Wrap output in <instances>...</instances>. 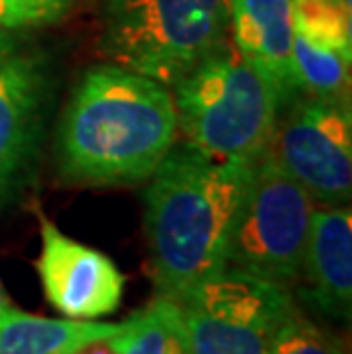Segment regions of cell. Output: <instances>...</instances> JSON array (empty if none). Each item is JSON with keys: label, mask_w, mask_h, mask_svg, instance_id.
Wrapping results in <instances>:
<instances>
[{"label": "cell", "mask_w": 352, "mask_h": 354, "mask_svg": "<svg viewBox=\"0 0 352 354\" xmlns=\"http://www.w3.org/2000/svg\"><path fill=\"white\" fill-rule=\"evenodd\" d=\"M243 158H213L174 142L145 194V233L158 295L181 304L227 268V245L252 174Z\"/></svg>", "instance_id": "6da1fadb"}, {"label": "cell", "mask_w": 352, "mask_h": 354, "mask_svg": "<svg viewBox=\"0 0 352 354\" xmlns=\"http://www.w3.org/2000/svg\"><path fill=\"white\" fill-rule=\"evenodd\" d=\"M178 135L172 89L117 64L92 66L57 128V169L76 185L149 180Z\"/></svg>", "instance_id": "7a4b0ae2"}, {"label": "cell", "mask_w": 352, "mask_h": 354, "mask_svg": "<svg viewBox=\"0 0 352 354\" xmlns=\"http://www.w3.org/2000/svg\"><path fill=\"white\" fill-rule=\"evenodd\" d=\"M169 89L183 142L213 158L266 153L279 99L229 35Z\"/></svg>", "instance_id": "3957f363"}, {"label": "cell", "mask_w": 352, "mask_h": 354, "mask_svg": "<svg viewBox=\"0 0 352 354\" xmlns=\"http://www.w3.org/2000/svg\"><path fill=\"white\" fill-rule=\"evenodd\" d=\"M112 64L172 87L229 35L227 0H96Z\"/></svg>", "instance_id": "277c9868"}, {"label": "cell", "mask_w": 352, "mask_h": 354, "mask_svg": "<svg viewBox=\"0 0 352 354\" xmlns=\"http://www.w3.org/2000/svg\"><path fill=\"white\" fill-rule=\"evenodd\" d=\"M311 213L309 192L272 156L261 153L231 229L227 266L281 286L297 283Z\"/></svg>", "instance_id": "5b68a950"}, {"label": "cell", "mask_w": 352, "mask_h": 354, "mask_svg": "<svg viewBox=\"0 0 352 354\" xmlns=\"http://www.w3.org/2000/svg\"><path fill=\"white\" fill-rule=\"evenodd\" d=\"M181 311L190 354H270L297 306L288 286L227 266L197 286Z\"/></svg>", "instance_id": "8992f818"}, {"label": "cell", "mask_w": 352, "mask_h": 354, "mask_svg": "<svg viewBox=\"0 0 352 354\" xmlns=\"http://www.w3.org/2000/svg\"><path fill=\"white\" fill-rule=\"evenodd\" d=\"M313 201L348 206L352 197L350 96L297 94L277 115L266 149Z\"/></svg>", "instance_id": "52a82bcc"}, {"label": "cell", "mask_w": 352, "mask_h": 354, "mask_svg": "<svg viewBox=\"0 0 352 354\" xmlns=\"http://www.w3.org/2000/svg\"><path fill=\"white\" fill-rule=\"evenodd\" d=\"M50 99V64L21 32L0 30V213L33 171Z\"/></svg>", "instance_id": "ba28073f"}, {"label": "cell", "mask_w": 352, "mask_h": 354, "mask_svg": "<svg viewBox=\"0 0 352 354\" xmlns=\"http://www.w3.org/2000/svg\"><path fill=\"white\" fill-rule=\"evenodd\" d=\"M48 304L73 320H96L122 304L126 277L115 261L64 236L41 217V252L35 263Z\"/></svg>", "instance_id": "9c48e42d"}, {"label": "cell", "mask_w": 352, "mask_h": 354, "mask_svg": "<svg viewBox=\"0 0 352 354\" xmlns=\"http://www.w3.org/2000/svg\"><path fill=\"white\" fill-rule=\"evenodd\" d=\"M227 12L236 48L272 85L281 110L299 94L290 0H227Z\"/></svg>", "instance_id": "30bf717a"}, {"label": "cell", "mask_w": 352, "mask_h": 354, "mask_svg": "<svg viewBox=\"0 0 352 354\" xmlns=\"http://www.w3.org/2000/svg\"><path fill=\"white\" fill-rule=\"evenodd\" d=\"M304 299L323 315L350 320L352 213L350 206L313 208L302 261Z\"/></svg>", "instance_id": "8fae6325"}, {"label": "cell", "mask_w": 352, "mask_h": 354, "mask_svg": "<svg viewBox=\"0 0 352 354\" xmlns=\"http://www.w3.org/2000/svg\"><path fill=\"white\" fill-rule=\"evenodd\" d=\"M122 322L39 318L10 302L0 306V354H69L73 348L117 331Z\"/></svg>", "instance_id": "7c38bea8"}, {"label": "cell", "mask_w": 352, "mask_h": 354, "mask_svg": "<svg viewBox=\"0 0 352 354\" xmlns=\"http://www.w3.org/2000/svg\"><path fill=\"white\" fill-rule=\"evenodd\" d=\"M122 354H190L181 304L158 295L122 322Z\"/></svg>", "instance_id": "4fadbf2b"}, {"label": "cell", "mask_w": 352, "mask_h": 354, "mask_svg": "<svg viewBox=\"0 0 352 354\" xmlns=\"http://www.w3.org/2000/svg\"><path fill=\"white\" fill-rule=\"evenodd\" d=\"M295 35L352 57L350 0H290Z\"/></svg>", "instance_id": "5bb4252c"}, {"label": "cell", "mask_w": 352, "mask_h": 354, "mask_svg": "<svg viewBox=\"0 0 352 354\" xmlns=\"http://www.w3.org/2000/svg\"><path fill=\"white\" fill-rule=\"evenodd\" d=\"M350 59L336 50L320 48L295 35L293 62L299 94L350 96Z\"/></svg>", "instance_id": "9a60e30c"}, {"label": "cell", "mask_w": 352, "mask_h": 354, "mask_svg": "<svg viewBox=\"0 0 352 354\" xmlns=\"http://www.w3.org/2000/svg\"><path fill=\"white\" fill-rule=\"evenodd\" d=\"M270 354H348L346 345L332 331L323 329L313 320L304 318L302 311L286 322L279 338L275 341Z\"/></svg>", "instance_id": "2e32d148"}, {"label": "cell", "mask_w": 352, "mask_h": 354, "mask_svg": "<svg viewBox=\"0 0 352 354\" xmlns=\"http://www.w3.org/2000/svg\"><path fill=\"white\" fill-rule=\"evenodd\" d=\"M73 0H0V30L41 28L59 24L71 12Z\"/></svg>", "instance_id": "e0dca14e"}, {"label": "cell", "mask_w": 352, "mask_h": 354, "mask_svg": "<svg viewBox=\"0 0 352 354\" xmlns=\"http://www.w3.org/2000/svg\"><path fill=\"white\" fill-rule=\"evenodd\" d=\"M119 334H122V325L117 331L99 338H92V341L73 348L69 354H122V341H119Z\"/></svg>", "instance_id": "ac0fdd59"}, {"label": "cell", "mask_w": 352, "mask_h": 354, "mask_svg": "<svg viewBox=\"0 0 352 354\" xmlns=\"http://www.w3.org/2000/svg\"><path fill=\"white\" fill-rule=\"evenodd\" d=\"M10 299H7V295H5V288H3V281H0V306L3 304H7Z\"/></svg>", "instance_id": "d6986e66"}]
</instances>
